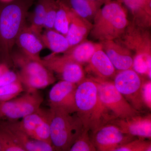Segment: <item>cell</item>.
I'll return each instance as SVG.
<instances>
[{
  "instance_id": "cell-1",
  "label": "cell",
  "mask_w": 151,
  "mask_h": 151,
  "mask_svg": "<svg viewBox=\"0 0 151 151\" xmlns=\"http://www.w3.org/2000/svg\"><path fill=\"white\" fill-rule=\"evenodd\" d=\"M75 105L76 113L89 131L111 121L99 99L97 84L91 78H86L77 85Z\"/></svg>"
},
{
  "instance_id": "cell-2",
  "label": "cell",
  "mask_w": 151,
  "mask_h": 151,
  "mask_svg": "<svg viewBox=\"0 0 151 151\" xmlns=\"http://www.w3.org/2000/svg\"><path fill=\"white\" fill-rule=\"evenodd\" d=\"M29 0H14L9 3L0 1V58L9 55L31 5Z\"/></svg>"
},
{
  "instance_id": "cell-3",
  "label": "cell",
  "mask_w": 151,
  "mask_h": 151,
  "mask_svg": "<svg viewBox=\"0 0 151 151\" xmlns=\"http://www.w3.org/2000/svg\"><path fill=\"white\" fill-rule=\"evenodd\" d=\"M93 21L91 36L100 42L118 39L129 24L125 9L121 3L115 1L104 4Z\"/></svg>"
},
{
  "instance_id": "cell-4",
  "label": "cell",
  "mask_w": 151,
  "mask_h": 151,
  "mask_svg": "<svg viewBox=\"0 0 151 151\" xmlns=\"http://www.w3.org/2000/svg\"><path fill=\"white\" fill-rule=\"evenodd\" d=\"M48 110L50 143L55 151H67L85 129L76 113Z\"/></svg>"
},
{
  "instance_id": "cell-5",
  "label": "cell",
  "mask_w": 151,
  "mask_h": 151,
  "mask_svg": "<svg viewBox=\"0 0 151 151\" xmlns=\"http://www.w3.org/2000/svg\"><path fill=\"white\" fill-rule=\"evenodd\" d=\"M91 78L97 84L100 102L112 121L139 114L117 90L113 81Z\"/></svg>"
},
{
  "instance_id": "cell-6",
  "label": "cell",
  "mask_w": 151,
  "mask_h": 151,
  "mask_svg": "<svg viewBox=\"0 0 151 151\" xmlns=\"http://www.w3.org/2000/svg\"><path fill=\"white\" fill-rule=\"evenodd\" d=\"M20 68L18 73L19 79L26 92H35L46 88L54 83L55 78L42 61H37L26 57L18 60Z\"/></svg>"
},
{
  "instance_id": "cell-7",
  "label": "cell",
  "mask_w": 151,
  "mask_h": 151,
  "mask_svg": "<svg viewBox=\"0 0 151 151\" xmlns=\"http://www.w3.org/2000/svg\"><path fill=\"white\" fill-rule=\"evenodd\" d=\"M43 98L37 91L26 92L19 97L0 103V121L16 122L40 108Z\"/></svg>"
},
{
  "instance_id": "cell-8",
  "label": "cell",
  "mask_w": 151,
  "mask_h": 151,
  "mask_svg": "<svg viewBox=\"0 0 151 151\" xmlns=\"http://www.w3.org/2000/svg\"><path fill=\"white\" fill-rule=\"evenodd\" d=\"M113 84L118 91L137 111L145 106L142 100L141 90L143 82L140 75L133 69L117 71Z\"/></svg>"
},
{
  "instance_id": "cell-9",
  "label": "cell",
  "mask_w": 151,
  "mask_h": 151,
  "mask_svg": "<svg viewBox=\"0 0 151 151\" xmlns=\"http://www.w3.org/2000/svg\"><path fill=\"white\" fill-rule=\"evenodd\" d=\"M42 63L61 80L78 85L86 78L82 65L73 61L65 55L52 54L42 59Z\"/></svg>"
},
{
  "instance_id": "cell-10",
  "label": "cell",
  "mask_w": 151,
  "mask_h": 151,
  "mask_svg": "<svg viewBox=\"0 0 151 151\" xmlns=\"http://www.w3.org/2000/svg\"><path fill=\"white\" fill-rule=\"evenodd\" d=\"M135 139L111 123L104 124L93 131L91 138L97 151H112Z\"/></svg>"
},
{
  "instance_id": "cell-11",
  "label": "cell",
  "mask_w": 151,
  "mask_h": 151,
  "mask_svg": "<svg viewBox=\"0 0 151 151\" xmlns=\"http://www.w3.org/2000/svg\"><path fill=\"white\" fill-rule=\"evenodd\" d=\"M147 28L134 22L129 24L124 34L116 40L133 52L134 56L151 58V37Z\"/></svg>"
},
{
  "instance_id": "cell-12",
  "label": "cell",
  "mask_w": 151,
  "mask_h": 151,
  "mask_svg": "<svg viewBox=\"0 0 151 151\" xmlns=\"http://www.w3.org/2000/svg\"><path fill=\"white\" fill-rule=\"evenodd\" d=\"M16 122L20 129L28 136L50 143L48 110L40 108Z\"/></svg>"
},
{
  "instance_id": "cell-13",
  "label": "cell",
  "mask_w": 151,
  "mask_h": 151,
  "mask_svg": "<svg viewBox=\"0 0 151 151\" xmlns=\"http://www.w3.org/2000/svg\"><path fill=\"white\" fill-rule=\"evenodd\" d=\"M76 87V84L63 80L55 84L49 92L50 108L76 113L75 93Z\"/></svg>"
},
{
  "instance_id": "cell-14",
  "label": "cell",
  "mask_w": 151,
  "mask_h": 151,
  "mask_svg": "<svg viewBox=\"0 0 151 151\" xmlns=\"http://www.w3.org/2000/svg\"><path fill=\"white\" fill-rule=\"evenodd\" d=\"M0 127L26 151H55L50 143L28 136L20 129L16 122L0 121Z\"/></svg>"
},
{
  "instance_id": "cell-15",
  "label": "cell",
  "mask_w": 151,
  "mask_h": 151,
  "mask_svg": "<svg viewBox=\"0 0 151 151\" xmlns=\"http://www.w3.org/2000/svg\"><path fill=\"white\" fill-rule=\"evenodd\" d=\"M110 123L119 127L126 134L139 139H150L151 116H141L139 114L124 119H117Z\"/></svg>"
},
{
  "instance_id": "cell-16",
  "label": "cell",
  "mask_w": 151,
  "mask_h": 151,
  "mask_svg": "<svg viewBox=\"0 0 151 151\" xmlns=\"http://www.w3.org/2000/svg\"><path fill=\"white\" fill-rule=\"evenodd\" d=\"M102 48L118 71L132 69L134 54L116 40L101 42Z\"/></svg>"
},
{
  "instance_id": "cell-17",
  "label": "cell",
  "mask_w": 151,
  "mask_h": 151,
  "mask_svg": "<svg viewBox=\"0 0 151 151\" xmlns=\"http://www.w3.org/2000/svg\"><path fill=\"white\" fill-rule=\"evenodd\" d=\"M87 63L86 71L92 76L91 78L111 80L114 78L117 72L103 48L95 52Z\"/></svg>"
},
{
  "instance_id": "cell-18",
  "label": "cell",
  "mask_w": 151,
  "mask_h": 151,
  "mask_svg": "<svg viewBox=\"0 0 151 151\" xmlns=\"http://www.w3.org/2000/svg\"><path fill=\"white\" fill-rule=\"evenodd\" d=\"M16 42L28 58L40 62L42 61L40 53L44 45L40 37L29 29H22L17 38Z\"/></svg>"
},
{
  "instance_id": "cell-19",
  "label": "cell",
  "mask_w": 151,
  "mask_h": 151,
  "mask_svg": "<svg viewBox=\"0 0 151 151\" xmlns=\"http://www.w3.org/2000/svg\"><path fill=\"white\" fill-rule=\"evenodd\" d=\"M92 27L91 22L79 17L71 10L70 24L65 36L70 48L84 41Z\"/></svg>"
},
{
  "instance_id": "cell-20",
  "label": "cell",
  "mask_w": 151,
  "mask_h": 151,
  "mask_svg": "<svg viewBox=\"0 0 151 151\" xmlns=\"http://www.w3.org/2000/svg\"><path fill=\"white\" fill-rule=\"evenodd\" d=\"M132 12L133 22L141 27H150L151 0H120Z\"/></svg>"
},
{
  "instance_id": "cell-21",
  "label": "cell",
  "mask_w": 151,
  "mask_h": 151,
  "mask_svg": "<svg viewBox=\"0 0 151 151\" xmlns=\"http://www.w3.org/2000/svg\"><path fill=\"white\" fill-rule=\"evenodd\" d=\"M102 48L100 43L84 41L69 49L65 52V56L80 64L88 63L95 52Z\"/></svg>"
},
{
  "instance_id": "cell-22",
  "label": "cell",
  "mask_w": 151,
  "mask_h": 151,
  "mask_svg": "<svg viewBox=\"0 0 151 151\" xmlns=\"http://www.w3.org/2000/svg\"><path fill=\"white\" fill-rule=\"evenodd\" d=\"M79 17L91 22L94 19L102 4L90 0H62Z\"/></svg>"
},
{
  "instance_id": "cell-23",
  "label": "cell",
  "mask_w": 151,
  "mask_h": 151,
  "mask_svg": "<svg viewBox=\"0 0 151 151\" xmlns=\"http://www.w3.org/2000/svg\"><path fill=\"white\" fill-rule=\"evenodd\" d=\"M40 37L44 46L50 50L52 54L65 52L70 48L65 36L54 29H47Z\"/></svg>"
},
{
  "instance_id": "cell-24",
  "label": "cell",
  "mask_w": 151,
  "mask_h": 151,
  "mask_svg": "<svg viewBox=\"0 0 151 151\" xmlns=\"http://www.w3.org/2000/svg\"><path fill=\"white\" fill-rule=\"evenodd\" d=\"M58 8L53 29L66 35L70 22V9L62 0H57Z\"/></svg>"
},
{
  "instance_id": "cell-25",
  "label": "cell",
  "mask_w": 151,
  "mask_h": 151,
  "mask_svg": "<svg viewBox=\"0 0 151 151\" xmlns=\"http://www.w3.org/2000/svg\"><path fill=\"white\" fill-rule=\"evenodd\" d=\"M49 0H39L32 15L31 25L29 29L38 37L44 26Z\"/></svg>"
},
{
  "instance_id": "cell-26",
  "label": "cell",
  "mask_w": 151,
  "mask_h": 151,
  "mask_svg": "<svg viewBox=\"0 0 151 151\" xmlns=\"http://www.w3.org/2000/svg\"><path fill=\"white\" fill-rule=\"evenodd\" d=\"M24 90L20 81L0 87V103L17 97Z\"/></svg>"
},
{
  "instance_id": "cell-27",
  "label": "cell",
  "mask_w": 151,
  "mask_h": 151,
  "mask_svg": "<svg viewBox=\"0 0 151 151\" xmlns=\"http://www.w3.org/2000/svg\"><path fill=\"white\" fill-rule=\"evenodd\" d=\"M67 151H97L89 137V130L85 129Z\"/></svg>"
},
{
  "instance_id": "cell-28",
  "label": "cell",
  "mask_w": 151,
  "mask_h": 151,
  "mask_svg": "<svg viewBox=\"0 0 151 151\" xmlns=\"http://www.w3.org/2000/svg\"><path fill=\"white\" fill-rule=\"evenodd\" d=\"M0 143L2 151H26L0 127Z\"/></svg>"
},
{
  "instance_id": "cell-29",
  "label": "cell",
  "mask_w": 151,
  "mask_h": 151,
  "mask_svg": "<svg viewBox=\"0 0 151 151\" xmlns=\"http://www.w3.org/2000/svg\"><path fill=\"white\" fill-rule=\"evenodd\" d=\"M150 145V141L142 139H135L112 151H143Z\"/></svg>"
},
{
  "instance_id": "cell-30",
  "label": "cell",
  "mask_w": 151,
  "mask_h": 151,
  "mask_svg": "<svg viewBox=\"0 0 151 151\" xmlns=\"http://www.w3.org/2000/svg\"><path fill=\"white\" fill-rule=\"evenodd\" d=\"M57 8V0H49L44 26L46 29H53Z\"/></svg>"
},
{
  "instance_id": "cell-31",
  "label": "cell",
  "mask_w": 151,
  "mask_h": 151,
  "mask_svg": "<svg viewBox=\"0 0 151 151\" xmlns=\"http://www.w3.org/2000/svg\"><path fill=\"white\" fill-rule=\"evenodd\" d=\"M142 100L145 107L151 110V81H144L141 90Z\"/></svg>"
},
{
  "instance_id": "cell-32",
  "label": "cell",
  "mask_w": 151,
  "mask_h": 151,
  "mask_svg": "<svg viewBox=\"0 0 151 151\" xmlns=\"http://www.w3.org/2000/svg\"><path fill=\"white\" fill-rule=\"evenodd\" d=\"M18 81H19L18 73L9 69L0 76V87Z\"/></svg>"
},
{
  "instance_id": "cell-33",
  "label": "cell",
  "mask_w": 151,
  "mask_h": 151,
  "mask_svg": "<svg viewBox=\"0 0 151 151\" xmlns=\"http://www.w3.org/2000/svg\"><path fill=\"white\" fill-rule=\"evenodd\" d=\"M9 70V68L6 63H0V76Z\"/></svg>"
},
{
  "instance_id": "cell-34",
  "label": "cell",
  "mask_w": 151,
  "mask_h": 151,
  "mask_svg": "<svg viewBox=\"0 0 151 151\" xmlns=\"http://www.w3.org/2000/svg\"><path fill=\"white\" fill-rule=\"evenodd\" d=\"M90 1H94L98 2L101 3L102 4H106V3L112 1V0H90Z\"/></svg>"
},
{
  "instance_id": "cell-35",
  "label": "cell",
  "mask_w": 151,
  "mask_h": 151,
  "mask_svg": "<svg viewBox=\"0 0 151 151\" xmlns=\"http://www.w3.org/2000/svg\"><path fill=\"white\" fill-rule=\"evenodd\" d=\"M14 0H0V1L4 3H9L12 1Z\"/></svg>"
},
{
  "instance_id": "cell-36",
  "label": "cell",
  "mask_w": 151,
  "mask_h": 151,
  "mask_svg": "<svg viewBox=\"0 0 151 151\" xmlns=\"http://www.w3.org/2000/svg\"><path fill=\"white\" fill-rule=\"evenodd\" d=\"M143 151H151V145H150L145 150Z\"/></svg>"
},
{
  "instance_id": "cell-37",
  "label": "cell",
  "mask_w": 151,
  "mask_h": 151,
  "mask_svg": "<svg viewBox=\"0 0 151 151\" xmlns=\"http://www.w3.org/2000/svg\"><path fill=\"white\" fill-rule=\"evenodd\" d=\"M0 151H2L1 146V143H0Z\"/></svg>"
}]
</instances>
